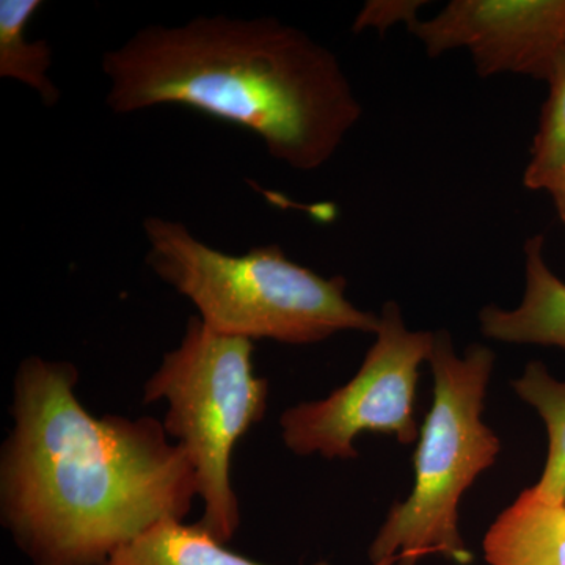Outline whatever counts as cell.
<instances>
[{"label":"cell","mask_w":565,"mask_h":565,"mask_svg":"<svg viewBox=\"0 0 565 565\" xmlns=\"http://www.w3.org/2000/svg\"><path fill=\"white\" fill-rule=\"evenodd\" d=\"M73 363L32 355L14 375L0 452V520L33 565H103L199 497L195 468L154 418L93 416Z\"/></svg>","instance_id":"1"},{"label":"cell","mask_w":565,"mask_h":565,"mask_svg":"<svg viewBox=\"0 0 565 565\" xmlns=\"http://www.w3.org/2000/svg\"><path fill=\"white\" fill-rule=\"evenodd\" d=\"M107 107L181 106L258 136L275 161L313 172L362 118L337 55L275 18L147 25L103 57Z\"/></svg>","instance_id":"2"},{"label":"cell","mask_w":565,"mask_h":565,"mask_svg":"<svg viewBox=\"0 0 565 565\" xmlns=\"http://www.w3.org/2000/svg\"><path fill=\"white\" fill-rule=\"evenodd\" d=\"M148 267L191 300L199 319L223 337L303 345L340 332H377L381 318L345 296L343 277L323 278L291 262L278 245L244 255L212 248L184 223L143 221Z\"/></svg>","instance_id":"3"},{"label":"cell","mask_w":565,"mask_h":565,"mask_svg":"<svg viewBox=\"0 0 565 565\" xmlns=\"http://www.w3.org/2000/svg\"><path fill=\"white\" fill-rule=\"evenodd\" d=\"M429 363L434 401L415 452V487L388 512L370 548L373 564L416 565L429 555L473 559L460 535L459 503L500 455V438L481 419L494 353L471 344L459 356L451 334L437 332Z\"/></svg>","instance_id":"4"},{"label":"cell","mask_w":565,"mask_h":565,"mask_svg":"<svg viewBox=\"0 0 565 565\" xmlns=\"http://www.w3.org/2000/svg\"><path fill=\"white\" fill-rule=\"evenodd\" d=\"M253 341L212 332L189 319L184 337L163 355L143 386V403L166 401L163 429L180 444L195 468L200 523L223 544L241 525L232 482L236 445L262 423L269 384L253 371Z\"/></svg>","instance_id":"5"},{"label":"cell","mask_w":565,"mask_h":565,"mask_svg":"<svg viewBox=\"0 0 565 565\" xmlns=\"http://www.w3.org/2000/svg\"><path fill=\"white\" fill-rule=\"evenodd\" d=\"M379 318L375 343L352 381L281 415V438L294 455L351 460L359 457L353 440L362 433L393 435L403 445L418 437L416 384L434 333L411 332L396 302L385 303Z\"/></svg>","instance_id":"6"},{"label":"cell","mask_w":565,"mask_h":565,"mask_svg":"<svg viewBox=\"0 0 565 565\" xmlns=\"http://www.w3.org/2000/svg\"><path fill=\"white\" fill-rule=\"evenodd\" d=\"M411 31L430 57L465 50L481 76L546 82L565 51V0H452Z\"/></svg>","instance_id":"7"},{"label":"cell","mask_w":565,"mask_h":565,"mask_svg":"<svg viewBox=\"0 0 565 565\" xmlns=\"http://www.w3.org/2000/svg\"><path fill=\"white\" fill-rule=\"evenodd\" d=\"M544 245L542 234L525 243L526 288L522 303L514 310L493 305L482 308L479 322L487 338L565 349V282L546 264Z\"/></svg>","instance_id":"8"},{"label":"cell","mask_w":565,"mask_h":565,"mask_svg":"<svg viewBox=\"0 0 565 565\" xmlns=\"http://www.w3.org/2000/svg\"><path fill=\"white\" fill-rule=\"evenodd\" d=\"M490 565H565V504L525 490L484 537Z\"/></svg>","instance_id":"9"},{"label":"cell","mask_w":565,"mask_h":565,"mask_svg":"<svg viewBox=\"0 0 565 565\" xmlns=\"http://www.w3.org/2000/svg\"><path fill=\"white\" fill-rule=\"evenodd\" d=\"M103 565H266L226 548L202 523L166 519L114 553ZM327 565V564H318ZM373 565H396L386 559Z\"/></svg>","instance_id":"10"},{"label":"cell","mask_w":565,"mask_h":565,"mask_svg":"<svg viewBox=\"0 0 565 565\" xmlns=\"http://www.w3.org/2000/svg\"><path fill=\"white\" fill-rule=\"evenodd\" d=\"M41 7V0H0V77L24 84L52 107L61 99V90L50 76V43L28 39L29 24Z\"/></svg>","instance_id":"11"},{"label":"cell","mask_w":565,"mask_h":565,"mask_svg":"<svg viewBox=\"0 0 565 565\" xmlns=\"http://www.w3.org/2000/svg\"><path fill=\"white\" fill-rule=\"evenodd\" d=\"M512 386L539 412L548 430V457L534 490L545 500L565 504V382L556 381L541 362H533Z\"/></svg>","instance_id":"12"},{"label":"cell","mask_w":565,"mask_h":565,"mask_svg":"<svg viewBox=\"0 0 565 565\" xmlns=\"http://www.w3.org/2000/svg\"><path fill=\"white\" fill-rule=\"evenodd\" d=\"M546 84L548 98L523 174V182L533 191H542L546 181L565 172V51L553 66Z\"/></svg>","instance_id":"13"},{"label":"cell","mask_w":565,"mask_h":565,"mask_svg":"<svg viewBox=\"0 0 565 565\" xmlns=\"http://www.w3.org/2000/svg\"><path fill=\"white\" fill-rule=\"evenodd\" d=\"M424 2H367L366 7L360 11L356 17L353 31L362 32L364 29H377L384 32L397 22H404L408 29L418 21V10L422 9Z\"/></svg>","instance_id":"14"},{"label":"cell","mask_w":565,"mask_h":565,"mask_svg":"<svg viewBox=\"0 0 565 565\" xmlns=\"http://www.w3.org/2000/svg\"><path fill=\"white\" fill-rule=\"evenodd\" d=\"M542 191L548 192L555 203L559 221L565 226V172L556 174L552 180L545 182Z\"/></svg>","instance_id":"15"}]
</instances>
